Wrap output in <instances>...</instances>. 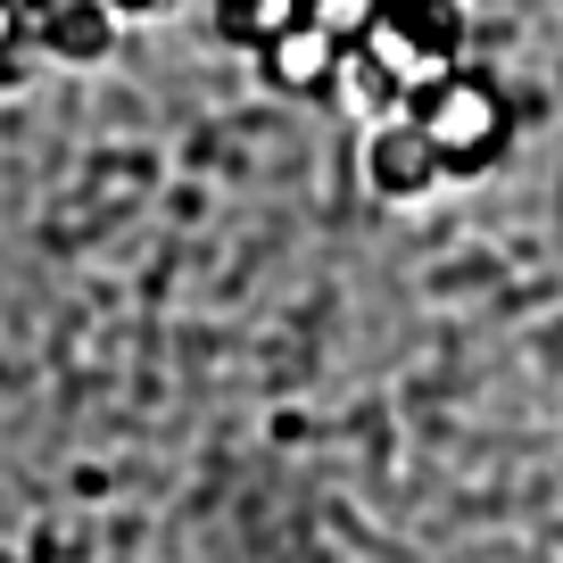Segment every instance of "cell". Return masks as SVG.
Wrapping results in <instances>:
<instances>
[{
  "mask_svg": "<svg viewBox=\"0 0 563 563\" xmlns=\"http://www.w3.org/2000/svg\"><path fill=\"white\" fill-rule=\"evenodd\" d=\"M415 117L431 124V141L456 158V175L481 166V158H497V141H506V100H497V84H481L473 67H456L440 91H422Z\"/></svg>",
  "mask_w": 563,
  "mask_h": 563,
  "instance_id": "6da1fadb",
  "label": "cell"
},
{
  "mask_svg": "<svg viewBox=\"0 0 563 563\" xmlns=\"http://www.w3.org/2000/svg\"><path fill=\"white\" fill-rule=\"evenodd\" d=\"M448 175H456V158L431 141V124H422L415 108L365 133V183H373V199H431Z\"/></svg>",
  "mask_w": 563,
  "mask_h": 563,
  "instance_id": "7a4b0ae2",
  "label": "cell"
},
{
  "mask_svg": "<svg viewBox=\"0 0 563 563\" xmlns=\"http://www.w3.org/2000/svg\"><path fill=\"white\" fill-rule=\"evenodd\" d=\"M340 51H349V42H340L332 25L316 18V9H307L290 34H274V42L257 51V67H265V84H274V91H290V100H316V91H332Z\"/></svg>",
  "mask_w": 563,
  "mask_h": 563,
  "instance_id": "3957f363",
  "label": "cell"
},
{
  "mask_svg": "<svg viewBox=\"0 0 563 563\" xmlns=\"http://www.w3.org/2000/svg\"><path fill=\"white\" fill-rule=\"evenodd\" d=\"M323 100L340 108V117L356 124V133H373V124H389V117H406V91H398V75L382 67V58L365 51V42H349V51H340V67H332V91H323Z\"/></svg>",
  "mask_w": 563,
  "mask_h": 563,
  "instance_id": "277c9868",
  "label": "cell"
},
{
  "mask_svg": "<svg viewBox=\"0 0 563 563\" xmlns=\"http://www.w3.org/2000/svg\"><path fill=\"white\" fill-rule=\"evenodd\" d=\"M117 0H67L42 18V51H51V67H100L117 51Z\"/></svg>",
  "mask_w": 563,
  "mask_h": 563,
  "instance_id": "5b68a950",
  "label": "cell"
},
{
  "mask_svg": "<svg viewBox=\"0 0 563 563\" xmlns=\"http://www.w3.org/2000/svg\"><path fill=\"white\" fill-rule=\"evenodd\" d=\"M299 18H307V0H216V34L241 42V51H265V42L290 34Z\"/></svg>",
  "mask_w": 563,
  "mask_h": 563,
  "instance_id": "8992f818",
  "label": "cell"
},
{
  "mask_svg": "<svg viewBox=\"0 0 563 563\" xmlns=\"http://www.w3.org/2000/svg\"><path fill=\"white\" fill-rule=\"evenodd\" d=\"M307 9H316V18L332 25L340 42H365V25L382 18V0H307Z\"/></svg>",
  "mask_w": 563,
  "mask_h": 563,
  "instance_id": "52a82bcc",
  "label": "cell"
},
{
  "mask_svg": "<svg viewBox=\"0 0 563 563\" xmlns=\"http://www.w3.org/2000/svg\"><path fill=\"white\" fill-rule=\"evenodd\" d=\"M34 9H42V18H51V9H67V0H34Z\"/></svg>",
  "mask_w": 563,
  "mask_h": 563,
  "instance_id": "ba28073f",
  "label": "cell"
},
{
  "mask_svg": "<svg viewBox=\"0 0 563 563\" xmlns=\"http://www.w3.org/2000/svg\"><path fill=\"white\" fill-rule=\"evenodd\" d=\"M208 9H216V0H208Z\"/></svg>",
  "mask_w": 563,
  "mask_h": 563,
  "instance_id": "9c48e42d",
  "label": "cell"
}]
</instances>
